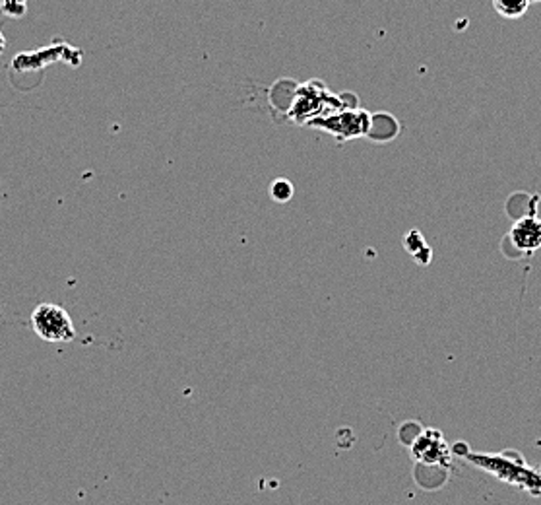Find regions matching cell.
I'll use <instances>...</instances> for the list:
<instances>
[{"instance_id": "cell-1", "label": "cell", "mask_w": 541, "mask_h": 505, "mask_svg": "<svg viewBox=\"0 0 541 505\" xmlns=\"http://www.w3.org/2000/svg\"><path fill=\"white\" fill-rule=\"evenodd\" d=\"M31 327L37 336L47 343H70L76 336V328L67 309L55 304H41L31 313Z\"/></svg>"}, {"instance_id": "cell-2", "label": "cell", "mask_w": 541, "mask_h": 505, "mask_svg": "<svg viewBox=\"0 0 541 505\" xmlns=\"http://www.w3.org/2000/svg\"><path fill=\"white\" fill-rule=\"evenodd\" d=\"M371 115L361 109H343L338 113H332V115H325L310 121V125L320 127L328 130L330 135L338 137L341 142L359 138L369 135L371 129Z\"/></svg>"}, {"instance_id": "cell-3", "label": "cell", "mask_w": 541, "mask_h": 505, "mask_svg": "<svg viewBox=\"0 0 541 505\" xmlns=\"http://www.w3.org/2000/svg\"><path fill=\"white\" fill-rule=\"evenodd\" d=\"M334 107H340V106L338 103H334V98L328 94L325 86L317 84V82H310V84L299 90L291 115L299 121L318 119V117H325V113L332 111Z\"/></svg>"}, {"instance_id": "cell-4", "label": "cell", "mask_w": 541, "mask_h": 505, "mask_svg": "<svg viewBox=\"0 0 541 505\" xmlns=\"http://www.w3.org/2000/svg\"><path fill=\"white\" fill-rule=\"evenodd\" d=\"M511 240L524 253H534L541 247V220L528 216V218L518 220L511 230Z\"/></svg>"}, {"instance_id": "cell-5", "label": "cell", "mask_w": 541, "mask_h": 505, "mask_svg": "<svg viewBox=\"0 0 541 505\" xmlns=\"http://www.w3.org/2000/svg\"><path fill=\"white\" fill-rule=\"evenodd\" d=\"M413 453L421 462L427 459V465L449 461V453H446V446L439 431H436V436L435 431H425V434L413 443Z\"/></svg>"}, {"instance_id": "cell-6", "label": "cell", "mask_w": 541, "mask_h": 505, "mask_svg": "<svg viewBox=\"0 0 541 505\" xmlns=\"http://www.w3.org/2000/svg\"><path fill=\"white\" fill-rule=\"evenodd\" d=\"M493 8L497 10L498 16L506 20H516L528 12L529 0H493Z\"/></svg>"}, {"instance_id": "cell-7", "label": "cell", "mask_w": 541, "mask_h": 505, "mask_svg": "<svg viewBox=\"0 0 541 505\" xmlns=\"http://www.w3.org/2000/svg\"><path fill=\"white\" fill-rule=\"evenodd\" d=\"M270 197H272L276 202H287L294 199V185H291L287 179H276L272 185H270Z\"/></svg>"}, {"instance_id": "cell-8", "label": "cell", "mask_w": 541, "mask_h": 505, "mask_svg": "<svg viewBox=\"0 0 541 505\" xmlns=\"http://www.w3.org/2000/svg\"><path fill=\"white\" fill-rule=\"evenodd\" d=\"M4 45H6V43H4V36H3V34H0V51H3V49H4Z\"/></svg>"}, {"instance_id": "cell-9", "label": "cell", "mask_w": 541, "mask_h": 505, "mask_svg": "<svg viewBox=\"0 0 541 505\" xmlns=\"http://www.w3.org/2000/svg\"><path fill=\"white\" fill-rule=\"evenodd\" d=\"M532 3H541V0H529V4H532Z\"/></svg>"}]
</instances>
